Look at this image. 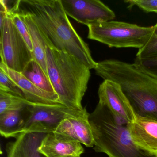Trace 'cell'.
<instances>
[{
    "mask_svg": "<svg viewBox=\"0 0 157 157\" xmlns=\"http://www.w3.org/2000/svg\"><path fill=\"white\" fill-rule=\"evenodd\" d=\"M14 9L12 13L30 15L48 47L73 56L90 69H95L97 62L93 59L88 44L70 21L61 0H19Z\"/></svg>",
    "mask_w": 157,
    "mask_h": 157,
    "instance_id": "1",
    "label": "cell"
},
{
    "mask_svg": "<svg viewBox=\"0 0 157 157\" xmlns=\"http://www.w3.org/2000/svg\"><path fill=\"white\" fill-rule=\"evenodd\" d=\"M96 75L117 83L136 117L157 121V80L142 72L134 63L117 59L97 62Z\"/></svg>",
    "mask_w": 157,
    "mask_h": 157,
    "instance_id": "2",
    "label": "cell"
},
{
    "mask_svg": "<svg viewBox=\"0 0 157 157\" xmlns=\"http://www.w3.org/2000/svg\"><path fill=\"white\" fill-rule=\"evenodd\" d=\"M48 75L61 105L82 110V98L88 89L90 69L73 56L47 47Z\"/></svg>",
    "mask_w": 157,
    "mask_h": 157,
    "instance_id": "3",
    "label": "cell"
},
{
    "mask_svg": "<svg viewBox=\"0 0 157 157\" xmlns=\"http://www.w3.org/2000/svg\"><path fill=\"white\" fill-rule=\"evenodd\" d=\"M89 121L94 138V150L109 157H155L139 147L132 140L128 123L115 116L103 104L98 102L90 113Z\"/></svg>",
    "mask_w": 157,
    "mask_h": 157,
    "instance_id": "4",
    "label": "cell"
},
{
    "mask_svg": "<svg viewBox=\"0 0 157 157\" xmlns=\"http://www.w3.org/2000/svg\"><path fill=\"white\" fill-rule=\"evenodd\" d=\"M88 38L110 48L144 47L150 38L154 27H143L124 22L111 21L88 25Z\"/></svg>",
    "mask_w": 157,
    "mask_h": 157,
    "instance_id": "5",
    "label": "cell"
},
{
    "mask_svg": "<svg viewBox=\"0 0 157 157\" xmlns=\"http://www.w3.org/2000/svg\"><path fill=\"white\" fill-rule=\"evenodd\" d=\"M84 108L72 110L61 104L29 105L22 110L24 126L21 134L54 132L62 120L81 114Z\"/></svg>",
    "mask_w": 157,
    "mask_h": 157,
    "instance_id": "6",
    "label": "cell"
},
{
    "mask_svg": "<svg viewBox=\"0 0 157 157\" xmlns=\"http://www.w3.org/2000/svg\"><path fill=\"white\" fill-rule=\"evenodd\" d=\"M0 56L1 62L20 73L33 59V53L9 15L1 33Z\"/></svg>",
    "mask_w": 157,
    "mask_h": 157,
    "instance_id": "7",
    "label": "cell"
},
{
    "mask_svg": "<svg viewBox=\"0 0 157 157\" xmlns=\"http://www.w3.org/2000/svg\"><path fill=\"white\" fill-rule=\"evenodd\" d=\"M61 2L67 16L87 26L116 17L114 12L99 0H61Z\"/></svg>",
    "mask_w": 157,
    "mask_h": 157,
    "instance_id": "8",
    "label": "cell"
},
{
    "mask_svg": "<svg viewBox=\"0 0 157 157\" xmlns=\"http://www.w3.org/2000/svg\"><path fill=\"white\" fill-rule=\"evenodd\" d=\"M99 102L105 105L112 113L128 124L136 119L131 106L119 85L109 80H104L99 86Z\"/></svg>",
    "mask_w": 157,
    "mask_h": 157,
    "instance_id": "9",
    "label": "cell"
},
{
    "mask_svg": "<svg viewBox=\"0 0 157 157\" xmlns=\"http://www.w3.org/2000/svg\"><path fill=\"white\" fill-rule=\"evenodd\" d=\"M78 141L52 132L46 134L38 148L45 157H81L84 150Z\"/></svg>",
    "mask_w": 157,
    "mask_h": 157,
    "instance_id": "10",
    "label": "cell"
},
{
    "mask_svg": "<svg viewBox=\"0 0 157 157\" xmlns=\"http://www.w3.org/2000/svg\"><path fill=\"white\" fill-rule=\"evenodd\" d=\"M86 108L81 114L65 118L54 132L71 138L88 147H94V141Z\"/></svg>",
    "mask_w": 157,
    "mask_h": 157,
    "instance_id": "11",
    "label": "cell"
},
{
    "mask_svg": "<svg viewBox=\"0 0 157 157\" xmlns=\"http://www.w3.org/2000/svg\"><path fill=\"white\" fill-rule=\"evenodd\" d=\"M2 70L21 89L25 99L36 104H61L57 94L43 90L28 80L22 73L14 71L0 62Z\"/></svg>",
    "mask_w": 157,
    "mask_h": 157,
    "instance_id": "12",
    "label": "cell"
},
{
    "mask_svg": "<svg viewBox=\"0 0 157 157\" xmlns=\"http://www.w3.org/2000/svg\"><path fill=\"white\" fill-rule=\"evenodd\" d=\"M128 128L132 140L139 147L157 155V121L136 117L128 124Z\"/></svg>",
    "mask_w": 157,
    "mask_h": 157,
    "instance_id": "13",
    "label": "cell"
},
{
    "mask_svg": "<svg viewBox=\"0 0 157 157\" xmlns=\"http://www.w3.org/2000/svg\"><path fill=\"white\" fill-rule=\"evenodd\" d=\"M46 133H22L7 144V157H45L38 151Z\"/></svg>",
    "mask_w": 157,
    "mask_h": 157,
    "instance_id": "14",
    "label": "cell"
},
{
    "mask_svg": "<svg viewBox=\"0 0 157 157\" xmlns=\"http://www.w3.org/2000/svg\"><path fill=\"white\" fill-rule=\"evenodd\" d=\"M19 13L28 27L33 46V59L39 64L45 74L48 75L46 49L47 43L41 33L39 28L29 14L24 13Z\"/></svg>",
    "mask_w": 157,
    "mask_h": 157,
    "instance_id": "15",
    "label": "cell"
},
{
    "mask_svg": "<svg viewBox=\"0 0 157 157\" xmlns=\"http://www.w3.org/2000/svg\"><path fill=\"white\" fill-rule=\"evenodd\" d=\"M22 110L9 111L0 114V133L2 137L16 138L21 134L24 126Z\"/></svg>",
    "mask_w": 157,
    "mask_h": 157,
    "instance_id": "16",
    "label": "cell"
},
{
    "mask_svg": "<svg viewBox=\"0 0 157 157\" xmlns=\"http://www.w3.org/2000/svg\"><path fill=\"white\" fill-rule=\"evenodd\" d=\"M22 73L38 88L48 92L56 94L48 76L34 59L30 62Z\"/></svg>",
    "mask_w": 157,
    "mask_h": 157,
    "instance_id": "17",
    "label": "cell"
},
{
    "mask_svg": "<svg viewBox=\"0 0 157 157\" xmlns=\"http://www.w3.org/2000/svg\"><path fill=\"white\" fill-rule=\"evenodd\" d=\"M32 104L33 103L0 90V114L9 111L22 110Z\"/></svg>",
    "mask_w": 157,
    "mask_h": 157,
    "instance_id": "18",
    "label": "cell"
},
{
    "mask_svg": "<svg viewBox=\"0 0 157 157\" xmlns=\"http://www.w3.org/2000/svg\"><path fill=\"white\" fill-rule=\"evenodd\" d=\"M134 64L140 70L157 80V56L144 59L136 57Z\"/></svg>",
    "mask_w": 157,
    "mask_h": 157,
    "instance_id": "19",
    "label": "cell"
},
{
    "mask_svg": "<svg viewBox=\"0 0 157 157\" xmlns=\"http://www.w3.org/2000/svg\"><path fill=\"white\" fill-rule=\"evenodd\" d=\"M0 90L25 99L21 89L1 69H0Z\"/></svg>",
    "mask_w": 157,
    "mask_h": 157,
    "instance_id": "20",
    "label": "cell"
},
{
    "mask_svg": "<svg viewBox=\"0 0 157 157\" xmlns=\"http://www.w3.org/2000/svg\"><path fill=\"white\" fill-rule=\"evenodd\" d=\"M153 33L146 45L138 49L136 57L147 58L157 56V24L153 26Z\"/></svg>",
    "mask_w": 157,
    "mask_h": 157,
    "instance_id": "21",
    "label": "cell"
},
{
    "mask_svg": "<svg viewBox=\"0 0 157 157\" xmlns=\"http://www.w3.org/2000/svg\"><path fill=\"white\" fill-rule=\"evenodd\" d=\"M8 15L12 20L13 23L15 25L20 34L27 44L31 52L33 53V46L32 39H31V35L26 24L19 13H10L8 14Z\"/></svg>",
    "mask_w": 157,
    "mask_h": 157,
    "instance_id": "22",
    "label": "cell"
},
{
    "mask_svg": "<svg viewBox=\"0 0 157 157\" xmlns=\"http://www.w3.org/2000/svg\"><path fill=\"white\" fill-rule=\"evenodd\" d=\"M124 2L128 4V9L137 6L145 12L157 13V0H129Z\"/></svg>",
    "mask_w": 157,
    "mask_h": 157,
    "instance_id": "23",
    "label": "cell"
},
{
    "mask_svg": "<svg viewBox=\"0 0 157 157\" xmlns=\"http://www.w3.org/2000/svg\"><path fill=\"white\" fill-rule=\"evenodd\" d=\"M8 17V12L4 0H0V32L3 31L6 19Z\"/></svg>",
    "mask_w": 157,
    "mask_h": 157,
    "instance_id": "24",
    "label": "cell"
},
{
    "mask_svg": "<svg viewBox=\"0 0 157 157\" xmlns=\"http://www.w3.org/2000/svg\"><path fill=\"white\" fill-rule=\"evenodd\" d=\"M157 157V156H156V157Z\"/></svg>",
    "mask_w": 157,
    "mask_h": 157,
    "instance_id": "25",
    "label": "cell"
}]
</instances>
